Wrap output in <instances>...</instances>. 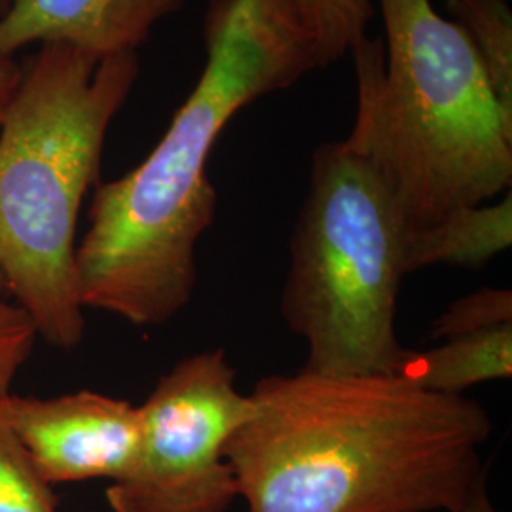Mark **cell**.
<instances>
[{
	"label": "cell",
	"mask_w": 512,
	"mask_h": 512,
	"mask_svg": "<svg viewBox=\"0 0 512 512\" xmlns=\"http://www.w3.org/2000/svg\"><path fill=\"white\" fill-rule=\"evenodd\" d=\"M448 12L475 46L499 107L512 118V10L509 0H448Z\"/></svg>",
	"instance_id": "11"
},
{
	"label": "cell",
	"mask_w": 512,
	"mask_h": 512,
	"mask_svg": "<svg viewBox=\"0 0 512 512\" xmlns=\"http://www.w3.org/2000/svg\"><path fill=\"white\" fill-rule=\"evenodd\" d=\"M317 44L323 67L340 61L366 37L374 18L372 0H294Z\"/></svg>",
	"instance_id": "12"
},
{
	"label": "cell",
	"mask_w": 512,
	"mask_h": 512,
	"mask_svg": "<svg viewBox=\"0 0 512 512\" xmlns=\"http://www.w3.org/2000/svg\"><path fill=\"white\" fill-rule=\"evenodd\" d=\"M0 421L46 484L128 475L141 446V412L90 389L50 399L8 393Z\"/></svg>",
	"instance_id": "7"
},
{
	"label": "cell",
	"mask_w": 512,
	"mask_h": 512,
	"mask_svg": "<svg viewBox=\"0 0 512 512\" xmlns=\"http://www.w3.org/2000/svg\"><path fill=\"white\" fill-rule=\"evenodd\" d=\"M8 6H10V0H0V16L8 10Z\"/></svg>",
	"instance_id": "18"
},
{
	"label": "cell",
	"mask_w": 512,
	"mask_h": 512,
	"mask_svg": "<svg viewBox=\"0 0 512 512\" xmlns=\"http://www.w3.org/2000/svg\"><path fill=\"white\" fill-rule=\"evenodd\" d=\"M37 338L31 315L19 306L0 274V401L12 393V382L33 355Z\"/></svg>",
	"instance_id": "15"
},
{
	"label": "cell",
	"mask_w": 512,
	"mask_h": 512,
	"mask_svg": "<svg viewBox=\"0 0 512 512\" xmlns=\"http://www.w3.org/2000/svg\"><path fill=\"white\" fill-rule=\"evenodd\" d=\"M385 40L351 54L357 114L346 139L384 179L410 230L511 190L512 118L473 42L431 0H378Z\"/></svg>",
	"instance_id": "3"
},
{
	"label": "cell",
	"mask_w": 512,
	"mask_h": 512,
	"mask_svg": "<svg viewBox=\"0 0 512 512\" xmlns=\"http://www.w3.org/2000/svg\"><path fill=\"white\" fill-rule=\"evenodd\" d=\"M512 245L511 192L494 202L463 207L408 230L404 264L408 275L433 266L480 268Z\"/></svg>",
	"instance_id": "9"
},
{
	"label": "cell",
	"mask_w": 512,
	"mask_h": 512,
	"mask_svg": "<svg viewBox=\"0 0 512 512\" xmlns=\"http://www.w3.org/2000/svg\"><path fill=\"white\" fill-rule=\"evenodd\" d=\"M205 67L160 143L124 177L99 183L76 245L80 302L135 327L190 304L196 247L217 213L207 164L239 110L323 67L294 0H209Z\"/></svg>",
	"instance_id": "2"
},
{
	"label": "cell",
	"mask_w": 512,
	"mask_h": 512,
	"mask_svg": "<svg viewBox=\"0 0 512 512\" xmlns=\"http://www.w3.org/2000/svg\"><path fill=\"white\" fill-rule=\"evenodd\" d=\"M461 512H501L492 501L490 488H488V476L480 480V484L476 486L475 494L471 495V499L467 501V505L463 507Z\"/></svg>",
	"instance_id": "17"
},
{
	"label": "cell",
	"mask_w": 512,
	"mask_h": 512,
	"mask_svg": "<svg viewBox=\"0 0 512 512\" xmlns=\"http://www.w3.org/2000/svg\"><path fill=\"white\" fill-rule=\"evenodd\" d=\"M512 323L511 289L484 287L454 300L433 323L431 338L444 340L450 336L494 329Z\"/></svg>",
	"instance_id": "14"
},
{
	"label": "cell",
	"mask_w": 512,
	"mask_h": 512,
	"mask_svg": "<svg viewBox=\"0 0 512 512\" xmlns=\"http://www.w3.org/2000/svg\"><path fill=\"white\" fill-rule=\"evenodd\" d=\"M0 512H57L52 486L31 467L18 440L0 421Z\"/></svg>",
	"instance_id": "13"
},
{
	"label": "cell",
	"mask_w": 512,
	"mask_h": 512,
	"mask_svg": "<svg viewBox=\"0 0 512 512\" xmlns=\"http://www.w3.org/2000/svg\"><path fill=\"white\" fill-rule=\"evenodd\" d=\"M186 0H10L0 16V54L29 44H67L95 57L137 52Z\"/></svg>",
	"instance_id": "8"
},
{
	"label": "cell",
	"mask_w": 512,
	"mask_h": 512,
	"mask_svg": "<svg viewBox=\"0 0 512 512\" xmlns=\"http://www.w3.org/2000/svg\"><path fill=\"white\" fill-rule=\"evenodd\" d=\"M224 456L245 512H461L488 476V410L397 374L258 380Z\"/></svg>",
	"instance_id": "1"
},
{
	"label": "cell",
	"mask_w": 512,
	"mask_h": 512,
	"mask_svg": "<svg viewBox=\"0 0 512 512\" xmlns=\"http://www.w3.org/2000/svg\"><path fill=\"white\" fill-rule=\"evenodd\" d=\"M137 78V52L95 57L42 44L0 122V274L55 348L84 340L78 215Z\"/></svg>",
	"instance_id": "4"
},
{
	"label": "cell",
	"mask_w": 512,
	"mask_h": 512,
	"mask_svg": "<svg viewBox=\"0 0 512 512\" xmlns=\"http://www.w3.org/2000/svg\"><path fill=\"white\" fill-rule=\"evenodd\" d=\"M410 226L384 179L344 141L317 148L289 245L281 315L323 376L399 374Z\"/></svg>",
	"instance_id": "5"
},
{
	"label": "cell",
	"mask_w": 512,
	"mask_h": 512,
	"mask_svg": "<svg viewBox=\"0 0 512 512\" xmlns=\"http://www.w3.org/2000/svg\"><path fill=\"white\" fill-rule=\"evenodd\" d=\"M397 376L442 395H463L475 385L511 380L512 323L450 336L425 351L410 349Z\"/></svg>",
	"instance_id": "10"
},
{
	"label": "cell",
	"mask_w": 512,
	"mask_h": 512,
	"mask_svg": "<svg viewBox=\"0 0 512 512\" xmlns=\"http://www.w3.org/2000/svg\"><path fill=\"white\" fill-rule=\"evenodd\" d=\"M21 82V69L14 57L0 54V122Z\"/></svg>",
	"instance_id": "16"
},
{
	"label": "cell",
	"mask_w": 512,
	"mask_h": 512,
	"mask_svg": "<svg viewBox=\"0 0 512 512\" xmlns=\"http://www.w3.org/2000/svg\"><path fill=\"white\" fill-rule=\"evenodd\" d=\"M141 412V446L128 475L110 482L112 512H228L238 482L226 444L253 412L224 349L184 357Z\"/></svg>",
	"instance_id": "6"
}]
</instances>
